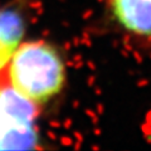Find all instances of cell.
Segmentation results:
<instances>
[{
  "instance_id": "3",
  "label": "cell",
  "mask_w": 151,
  "mask_h": 151,
  "mask_svg": "<svg viewBox=\"0 0 151 151\" xmlns=\"http://www.w3.org/2000/svg\"><path fill=\"white\" fill-rule=\"evenodd\" d=\"M111 20L131 40L151 44V0H106Z\"/></svg>"
},
{
  "instance_id": "2",
  "label": "cell",
  "mask_w": 151,
  "mask_h": 151,
  "mask_svg": "<svg viewBox=\"0 0 151 151\" xmlns=\"http://www.w3.org/2000/svg\"><path fill=\"white\" fill-rule=\"evenodd\" d=\"M39 106L9 84L5 69L0 72V150L38 147L35 119Z\"/></svg>"
},
{
  "instance_id": "1",
  "label": "cell",
  "mask_w": 151,
  "mask_h": 151,
  "mask_svg": "<svg viewBox=\"0 0 151 151\" xmlns=\"http://www.w3.org/2000/svg\"><path fill=\"white\" fill-rule=\"evenodd\" d=\"M5 73L13 89L37 106L54 98L65 82L62 57L45 40L19 43Z\"/></svg>"
},
{
  "instance_id": "4",
  "label": "cell",
  "mask_w": 151,
  "mask_h": 151,
  "mask_svg": "<svg viewBox=\"0 0 151 151\" xmlns=\"http://www.w3.org/2000/svg\"><path fill=\"white\" fill-rule=\"evenodd\" d=\"M23 35V22L18 13L0 10V72L6 68Z\"/></svg>"
}]
</instances>
